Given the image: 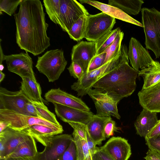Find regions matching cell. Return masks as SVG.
Instances as JSON below:
<instances>
[{
	"instance_id": "obj_30",
	"label": "cell",
	"mask_w": 160,
	"mask_h": 160,
	"mask_svg": "<svg viewBox=\"0 0 160 160\" xmlns=\"http://www.w3.org/2000/svg\"><path fill=\"white\" fill-rule=\"evenodd\" d=\"M121 31L119 28L112 30L95 42L96 55L103 52L112 44Z\"/></svg>"
},
{
	"instance_id": "obj_1",
	"label": "cell",
	"mask_w": 160,
	"mask_h": 160,
	"mask_svg": "<svg viewBox=\"0 0 160 160\" xmlns=\"http://www.w3.org/2000/svg\"><path fill=\"white\" fill-rule=\"evenodd\" d=\"M14 16L16 42L21 49L37 56L50 46L47 32L48 24L40 1L22 0Z\"/></svg>"
},
{
	"instance_id": "obj_41",
	"label": "cell",
	"mask_w": 160,
	"mask_h": 160,
	"mask_svg": "<svg viewBox=\"0 0 160 160\" xmlns=\"http://www.w3.org/2000/svg\"><path fill=\"white\" fill-rule=\"evenodd\" d=\"M25 107L26 111L29 116L42 118L30 100L26 104Z\"/></svg>"
},
{
	"instance_id": "obj_28",
	"label": "cell",
	"mask_w": 160,
	"mask_h": 160,
	"mask_svg": "<svg viewBox=\"0 0 160 160\" xmlns=\"http://www.w3.org/2000/svg\"><path fill=\"white\" fill-rule=\"evenodd\" d=\"M72 136L76 149L77 160H93L86 141L78 136L74 131Z\"/></svg>"
},
{
	"instance_id": "obj_31",
	"label": "cell",
	"mask_w": 160,
	"mask_h": 160,
	"mask_svg": "<svg viewBox=\"0 0 160 160\" xmlns=\"http://www.w3.org/2000/svg\"><path fill=\"white\" fill-rule=\"evenodd\" d=\"M46 11L50 20L59 25L60 16V0H44Z\"/></svg>"
},
{
	"instance_id": "obj_46",
	"label": "cell",
	"mask_w": 160,
	"mask_h": 160,
	"mask_svg": "<svg viewBox=\"0 0 160 160\" xmlns=\"http://www.w3.org/2000/svg\"><path fill=\"white\" fill-rule=\"evenodd\" d=\"M2 39H0V64H2V62L4 60V54L3 53L2 49L1 47V42Z\"/></svg>"
},
{
	"instance_id": "obj_7",
	"label": "cell",
	"mask_w": 160,
	"mask_h": 160,
	"mask_svg": "<svg viewBox=\"0 0 160 160\" xmlns=\"http://www.w3.org/2000/svg\"><path fill=\"white\" fill-rule=\"evenodd\" d=\"M0 120L10 124L9 127L14 130L22 131L34 125L41 124L54 128H63L43 119L20 114L12 111L0 109Z\"/></svg>"
},
{
	"instance_id": "obj_10",
	"label": "cell",
	"mask_w": 160,
	"mask_h": 160,
	"mask_svg": "<svg viewBox=\"0 0 160 160\" xmlns=\"http://www.w3.org/2000/svg\"><path fill=\"white\" fill-rule=\"evenodd\" d=\"M73 141L72 135L67 134L55 136L50 143L43 150L38 152L35 160H58Z\"/></svg>"
},
{
	"instance_id": "obj_12",
	"label": "cell",
	"mask_w": 160,
	"mask_h": 160,
	"mask_svg": "<svg viewBox=\"0 0 160 160\" xmlns=\"http://www.w3.org/2000/svg\"><path fill=\"white\" fill-rule=\"evenodd\" d=\"M88 94L93 100L97 110L96 115L102 117L112 116L120 119L117 105L120 101L115 100L107 93L99 92L95 89H90Z\"/></svg>"
},
{
	"instance_id": "obj_27",
	"label": "cell",
	"mask_w": 160,
	"mask_h": 160,
	"mask_svg": "<svg viewBox=\"0 0 160 160\" xmlns=\"http://www.w3.org/2000/svg\"><path fill=\"white\" fill-rule=\"evenodd\" d=\"M144 3L142 0H109L108 4L119 8L128 15H137L141 11Z\"/></svg>"
},
{
	"instance_id": "obj_40",
	"label": "cell",
	"mask_w": 160,
	"mask_h": 160,
	"mask_svg": "<svg viewBox=\"0 0 160 160\" xmlns=\"http://www.w3.org/2000/svg\"><path fill=\"white\" fill-rule=\"evenodd\" d=\"M149 149L160 152V135L154 138L145 139Z\"/></svg>"
},
{
	"instance_id": "obj_32",
	"label": "cell",
	"mask_w": 160,
	"mask_h": 160,
	"mask_svg": "<svg viewBox=\"0 0 160 160\" xmlns=\"http://www.w3.org/2000/svg\"><path fill=\"white\" fill-rule=\"evenodd\" d=\"M123 36L124 33L121 31L112 44L103 52L106 53L104 64L115 58L120 53Z\"/></svg>"
},
{
	"instance_id": "obj_22",
	"label": "cell",
	"mask_w": 160,
	"mask_h": 160,
	"mask_svg": "<svg viewBox=\"0 0 160 160\" xmlns=\"http://www.w3.org/2000/svg\"><path fill=\"white\" fill-rule=\"evenodd\" d=\"M158 120L157 112L143 108L134 123L137 134L145 138Z\"/></svg>"
},
{
	"instance_id": "obj_33",
	"label": "cell",
	"mask_w": 160,
	"mask_h": 160,
	"mask_svg": "<svg viewBox=\"0 0 160 160\" xmlns=\"http://www.w3.org/2000/svg\"><path fill=\"white\" fill-rule=\"evenodd\" d=\"M30 101L42 118L58 126H62L57 120L55 115L48 109L44 103Z\"/></svg>"
},
{
	"instance_id": "obj_35",
	"label": "cell",
	"mask_w": 160,
	"mask_h": 160,
	"mask_svg": "<svg viewBox=\"0 0 160 160\" xmlns=\"http://www.w3.org/2000/svg\"><path fill=\"white\" fill-rule=\"evenodd\" d=\"M68 123L73 128L77 134L86 140L89 134L87 125L78 122H68Z\"/></svg>"
},
{
	"instance_id": "obj_3",
	"label": "cell",
	"mask_w": 160,
	"mask_h": 160,
	"mask_svg": "<svg viewBox=\"0 0 160 160\" xmlns=\"http://www.w3.org/2000/svg\"><path fill=\"white\" fill-rule=\"evenodd\" d=\"M128 52L126 46L122 44L120 53L117 56L100 68L84 73L80 79L71 86V89L77 92L78 96L82 97L86 95L100 78L122 63L129 61Z\"/></svg>"
},
{
	"instance_id": "obj_21",
	"label": "cell",
	"mask_w": 160,
	"mask_h": 160,
	"mask_svg": "<svg viewBox=\"0 0 160 160\" xmlns=\"http://www.w3.org/2000/svg\"><path fill=\"white\" fill-rule=\"evenodd\" d=\"M30 137L24 131L17 130L9 127L0 132V137L3 139L6 144L4 158L2 159H4L19 144L27 140Z\"/></svg>"
},
{
	"instance_id": "obj_16",
	"label": "cell",
	"mask_w": 160,
	"mask_h": 160,
	"mask_svg": "<svg viewBox=\"0 0 160 160\" xmlns=\"http://www.w3.org/2000/svg\"><path fill=\"white\" fill-rule=\"evenodd\" d=\"M46 100L53 104L56 103L72 107L87 112L90 109L80 98L61 90L60 88L52 89L44 95Z\"/></svg>"
},
{
	"instance_id": "obj_39",
	"label": "cell",
	"mask_w": 160,
	"mask_h": 160,
	"mask_svg": "<svg viewBox=\"0 0 160 160\" xmlns=\"http://www.w3.org/2000/svg\"><path fill=\"white\" fill-rule=\"evenodd\" d=\"M120 130V128L117 127L115 121L111 120L106 123L104 131V135L106 138H108L114 134V132H118Z\"/></svg>"
},
{
	"instance_id": "obj_6",
	"label": "cell",
	"mask_w": 160,
	"mask_h": 160,
	"mask_svg": "<svg viewBox=\"0 0 160 160\" xmlns=\"http://www.w3.org/2000/svg\"><path fill=\"white\" fill-rule=\"evenodd\" d=\"M115 23V18L103 12L89 14L87 17L84 38L95 42L112 30Z\"/></svg>"
},
{
	"instance_id": "obj_15",
	"label": "cell",
	"mask_w": 160,
	"mask_h": 160,
	"mask_svg": "<svg viewBox=\"0 0 160 160\" xmlns=\"http://www.w3.org/2000/svg\"><path fill=\"white\" fill-rule=\"evenodd\" d=\"M100 148L113 160H128L132 154L128 141L119 137L111 138Z\"/></svg>"
},
{
	"instance_id": "obj_24",
	"label": "cell",
	"mask_w": 160,
	"mask_h": 160,
	"mask_svg": "<svg viewBox=\"0 0 160 160\" xmlns=\"http://www.w3.org/2000/svg\"><path fill=\"white\" fill-rule=\"evenodd\" d=\"M38 152L35 139L30 136L29 138L19 144L3 159L34 158Z\"/></svg>"
},
{
	"instance_id": "obj_49",
	"label": "cell",
	"mask_w": 160,
	"mask_h": 160,
	"mask_svg": "<svg viewBox=\"0 0 160 160\" xmlns=\"http://www.w3.org/2000/svg\"><path fill=\"white\" fill-rule=\"evenodd\" d=\"M5 77V74L2 71H0V82H1L3 80Z\"/></svg>"
},
{
	"instance_id": "obj_26",
	"label": "cell",
	"mask_w": 160,
	"mask_h": 160,
	"mask_svg": "<svg viewBox=\"0 0 160 160\" xmlns=\"http://www.w3.org/2000/svg\"><path fill=\"white\" fill-rule=\"evenodd\" d=\"M22 78L20 90L25 96L31 101L43 103L47 102L42 97L41 88L37 82L28 78Z\"/></svg>"
},
{
	"instance_id": "obj_13",
	"label": "cell",
	"mask_w": 160,
	"mask_h": 160,
	"mask_svg": "<svg viewBox=\"0 0 160 160\" xmlns=\"http://www.w3.org/2000/svg\"><path fill=\"white\" fill-rule=\"evenodd\" d=\"M128 56L132 67L138 72L139 69L142 70L149 67L154 61L148 52L133 37L129 41Z\"/></svg>"
},
{
	"instance_id": "obj_14",
	"label": "cell",
	"mask_w": 160,
	"mask_h": 160,
	"mask_svg": "<svg viewBox=\"0 0 160 160\" xmlns=\"http://www.w3.org/2000/svg\"><path fill=\"white\" fill-rule=\"evenodd\" d=\"M96 55L95 43L82 41L72 47V62L78 64L85 73Z\"/></svg>"
},
{
	"instance_id": "obj_45",
	"label": "cell",
	"mask_w": 160,
	"mask_h": 160,
	"mask_svg": "<svg viewBox=\"0 0 160 160\" xmlns=\"http://www.w3.org/2000/svg\"><path fill=\"white\" fill-rule=\"evenodd\" d=\"M10 126V123L7 122L0 120V132L4 131Z\"/></svg>"
},
{
	"instance_id": "obj_9",
	"label": "cell",
	"mask_w": 160,
	"mask_h": 160,
	"mask_svg": "<svg viewBox=\"0 0 160 160\" xmlns=\"http://www.w3.org/2000/svg\"><path fill=\"white\" fill-rule=\"evenodd\" d=\"M4 60L9 71L18 75L21 78H28L37 82L33 69L32 59L27 52L4 55Z\"/></svg>"
},
{
	"instance_id": "obj_2",
	"label": "cell",
	"mask_w": 160,
	"mask_h": 160,
	"mask_svg": "<svg viewBox=\"0 0 160 160\" xmlns=\"http://www.w3.org/2000/svg\"><path fill=\"white\" fill-rule=\"evenodd\" d=\"M138 73L130 66L128 61L102 77L92 88L120 101L131 95L135 90L136 80Z\"/></svg>"
},
{
	"instance_id": "obj_8",
	"label": "cell",
	"mask_w": 160,
	"mask_h": 160,
	"mask_svg": "<svg viewBox=\"0 0 160 160\" xmlns=\"http://www.w3.org/2000/svg\"><path fill=\"white\" fill-rule=\"evenodd\" d=\"M59 25L67 32L82 15L89 14L84 7L75 0H60Z\"/></svg>"
},
{
	"instance_id": "obj_37",
	"label": "cell",
	"mask_w": 160,
	"mask_h": 160,
	"mask_svg": "<svg viewBox=\"0 0 160 160\" xmlns=\"http://www.w3.org/2000/svg\"><path fill=\"white\" fill-rule=\"evenodd\" d=\"M106 53L103 52L96 55L91 63L87 71H91L96 69L104 64Z\"/></svg>"
},
{
	"instance_id": "obj_19",
	"label": "cell",
	"mask_w": 160,
	"mask_h": 160,
	"mask_svg": "<svg viewBox=\"0 0 160 160\" xmlns=\"http://www.w3.org/2000/svg\"><path fill=\"white\" fill-rule=\"evenodd\" d=\"M33 137L38 142L44 147L48 145L55 135L62 134L63 128H54L47 126L36 124L32 125L23 130Z\"/></svg>"
},
{
	"instance_id": "obj_20",
	"label": "cell",
	"mask_w": 160,
	"mask_h": 160,
	"mask_svg": "<svg viewBox=\"0 0 160 160\" xmlns=\"http://www.w3.org/2000/svg\"><path fill=\"white\" fill-rule=\"evenodd\" d=\"M81 4L87 3L92 6L115 18L143 27L139 22L127 14L119 8L97 1L90 0H79Z\"/></svg>"
},
{
	"instance_id": "obj_42",
	"label": "cell",
	"mask_w": 160,
	"mask_h": 160,
	"mask_svg": "<svg viewBox=\"0 0 160 160\" xmlns=\"http://www.w3.org/2000/svg\"><path fill=\"white\" fill-rule=\"evenodd\" d=\"M144 158L146 160H160V152L149 149Z\"/></svg>"
},
{
	"instance_id": "obj_34",
	"label": "cell",
	"mask_w": 160,
	"mask_h": 160,
	"mask_svg": "<svg viewBox=\"0 0 160 160\" xmlns=\"http://www.w3.org/2000/svg\"><path fill=\"white\" fill-rule=\"evenodd\" d=\"M22 0H0V13L4 12L11 16L15 13Z\"/></svg>"
},
{
	"instance_id": "obj_25",
	"label": "cell",
	"mask_w": 160,
	"mask_h": 160,
	"mask_svg": "<svg viewBox=\"0 0 160 160\" xmlns=\"http://www.w3.org/2000/svg\"><path fill=\"white\" fill-rule=\"evenodd\" d=\"M138 76L143 79L144 84L142 89L152 87L160 82V63L154 61L149 67L139 71Z\"/></svg>"
},
{
	"instance_id": "obj_17",
	"label": "cell",
	"mask_w": 160,
	"mask_h": 160,
	"mask_svg": "<svg viewBox=\"0 0 160 160\" xmlns=\"http://www.w3.org/2000/svg\"><path fill=\"white\" fill-rule=\"evenodd\" d=\"M55 111L57 116L64 122H78L86 125L94 114L59 104L54 103Z\"/></svg>"
},
{
	"instance_id": "obj_29",
	"label": "cell",
	"mask_w": 160,
	"mask_h": 160,
	"mask_svg": "<svg viewBox=\"0 0 160 160\" xmlns=\"http://www.w3.org/2000/svg\"><path fill=\"white\" fill-rule=\"evenodd\" d=\"M89 14L81 16L67 32L71 39L78 42L84 38L87 17Z\"/></svg>"
},
{
	"instance_id": "obj_38",
	"label": "cell",
	"mask_w": 160,
	"mask_h": 160,
	"mask_svg": "<svg viewBox=\"0 0 160 160\" xmlns=\"http://www.w3.org/2000/svg\"><path fill=\"white\" fill-rule=\"evenodd\" d=\"M67 69L70 75L75 78H77L78 80L82 78L85 73L78 64L72 62Z\"/></svg>"
},
{
	"instance_id": "obj_50",
	"label": "cell",
	"mask_w": 160,
	"mask_h": 160,
	"mask_svg": "<svg viewBox=\"0 0 160 160\" xmlns=\"http://www.w3.org/2000/svg\"><path fill=\"white\" fill-rule=\"evenodd\" d=\"M4 68V66L2 64H0V70L1 71H2Z\"/></svg>"
},
{
	"instance_id": "obj_43",
	"label": "cell",
	"mask_w": 160,
	"mask_h": 160,
	"mask_svg": "<svg viewBox=\"0 0 160 160\" xmlns=\"http://www.w3.org/2000/svg\"><path fill=\"white\" fill-rule=\"evenodd\" d=\"M160 135V120L152 129L145 139L150 138L156 137Z\"/></svg>"
},
{
	"instance_id": "obj_5",
	"label": "cell",
	"mask_w": 160,
	"mask_h": 160,
	"mask_svg": "<svg viewBox=\"0 0 160 160\" xmlns=\"http://www.w3.org/2000/svg\"><path fill=\"white\" fill-rule=\"evenodd\" d=\"M67 64L63 51L55 49L47 51L42 56L38 57L35 66L47 77L49 82H53L59 78Z\"/></svg>"
},
{
	"instance_id": "obj_44",
	"label": "cell",
	"mask_w": 160,
	"mask_h": 160,
	"mask_svg": "<svg viewBox=\"0 0 160 160\" xmlns=\"http://www.w3.org/2000/svg\"><path fill=\"white\" fill-rule=\"evenodd\" d=\"M96 153L103 160H113L103 151L101 150L99 147H97Z\"/></svg>"
},
{
	"instance_id": "obj_23",
	"label": "cell",
	"mask_w": 160,
	"mask_h": 160,
	"mask_svg": "<svg viewBox=\"0 0 160 160\" xmlns=\"http://www.w3.org/2000/svg\"><path fill=\"white\" fill-rule=\"evenodd\" d=\"M111 120V116L102 117L94 114L87 124L90 136L96 145H101L106 139L105 127L107 122Z\"/></svg>"
},
{
	"instance_id": "obj_47",
	"label": "cell",
	"mask_w": 160,
	"mask_h": 160,
	"mask_svg": "<svg viewBox=\"0 0 160 160\" xmlns=\"http://www.w3.org/2000/svg\"><path fill=\"white\" fill-rule=\"evenodd\" d=\"M0 160H35L34 158L27 157L17 158H11Z\"/></svg>"
},
{
	"instance_id": "obj_4",
	"label": "cell",
	"mask_w": 160,
	"mask_h": 160,
	"mask_svg": "<svg viewBox=\"0 0 160 160\" xmlns=\"http://www.w3.org/2000/svg\"><path fill=\"white\" fill-rule=\"evenodd\" d=\"M141 13L146 48L152 50L156 58H159L160 57V12L154 7L143 8Z\"/></svg>"
},
{
	"instance_id": "obj_11",
	"label": "cell",
	"mask_w": 160,
	"mask_h": 160,
	"mask_svg": "<svg viewBox=\"0 0 160 160\" xmlns=\"http://www.w3.org/2000/svg\"><path fill=\"white\" fill-rule=\"evenodd\" d=\"M30 100L20 90L11 91L2 87L0 88V109L9 110L29 116L25 106Z\"/></svg>"
},
{
	"instance_id": "obj_36",
	"label": "cell",
	"mask_w": 160,
	"mask_h": 160,
	"mask_svg": "<svg viewBox=\"0 0 160 160\" xmlns=\"http://www.w3.org/2000/svg\"><path fill=\"white\" fill-rule=\"evenodd\" d=\"M58 160H77L76 149L73 141Z\"/></svg>"
},
{
	"instance_id": "obj_48",
	"label": "cell",
	"mask_w": 160,
	"mask_h": 160,
	"mask_svg": "<svg viewBox=\"0 0 160 160\" xmlns=\"http://www.w3.org/2000/svg\"><path fill=\"white\" fill-rule=\"evenodd\" d=\"M92 157L93 160H103L97 153L94 154Z\"/></svg>"
},
{
	"instance_id": "obj_18",
	"label": "cell",
	"mask_w": 160,
	"mask_h": 160,
	"mask_svg": "<svg viewBox=\"0 0 160 160\" xmlns=\"http://www.w3.org/2000/svg\"><path fill=\"white\" fill-rule=\"evenodd\" d=\"M139 103L143 108L160 112V82L138 92Z\"/></svg>"
}]
</instances>
